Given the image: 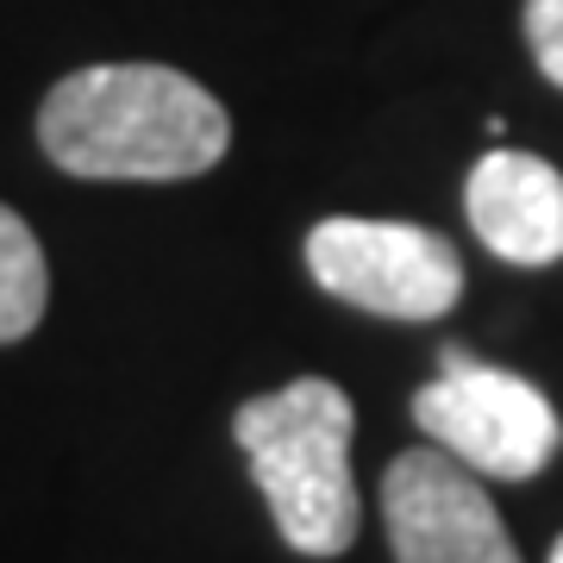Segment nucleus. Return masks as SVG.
<instances>
[{
	"label": "nucleus",
	"instance_id": "f257e3e1",
	"mask_svg": "<svg viewBox=\"0 0 563 563\" xmlns=\"http://www.w3.org/2000/svg\"><path fill=\"white\" fill-rule=\"evenodd\" d=\"M38 144L81 181H195L232 151V113L169 63H88L44 95Z\"/></svg>",
	"mask_w": 563,
	"mask_h": 563
},
{
	"label": "nucleus",
	"instance_id": "0eeeda50",
	"mask_svg": "<svg viewBox=\"0 0 563 563\" xmlns=\"http://www.w3.org/2000/svg\"><path fill=\"white\" fill-rule=\"evenodd\" d=\"M51 307V269H44L38 232L0 201V344H20L38 332Z\"/></svg>",
	"mask_w": 563,
	"mask_h": 563
},
{
	"label": "nucleus",
	"instance_id": "423d86ee",
	"mask_svg": "<svg viewBox=\"0 0 563 563\" xmlns=\"http://www.w3.org/2000/svg\"><path fill=\"white\" fill-rule=\"evenodd\" d=\"M463 213L514 269H544L563 257V176L532 151H488L463 181Z\"/></svg>",
	"mask_w": 563,
	"mask_h": 563
},
{
	"label": "nucleus",
	"instance_id": "39448f33",
	"mask_svg": "<svg viewBox=\"0 0 563 563\" xmlns=\"http://www.w3.org/2000/svg\"><path fill=\"white\" fill-rule=\"evenodd\" d=\"M383 526L395 563H520L483 476L439 444H413L383 470Z\"/></svg>",
	"mask_w": 563,
	"mask_h": 563
},
{
	"label": "nucleus",
	"instance_id": "6e6552de",
	"mask_svg": "<svg viewBox=\"0 0 563 563\" xmlns=\"http://www.w3.org/2000/svg\"><path fill=\"white\" fill-rule=\"evenodd\" d=\"M526 44H532L544 81L563 88V0H526Z\"/></svg>",
	"mask_w": 563,
	"mask_h": 563
},
{
	"label": "nucleus",
	"instance_id": "1a4fd4ad",
	"mask_svg": "<svg viewBox=\"0 0 563 563\" xmlns=\"http://www.w3.org/2000/svg\"><path fill=\"white\" fill-rule=\"evenodd\" d=\"M544 563H563V539H558V544H551V558H544Z\"/></svg>",
	"mask_w": 563,
	"mask_h": 563
},
{
	"label": "nucleus",
	"instance_id": "f03ea898",
	"mask_svg": "<svg viewBox=\"0 0 563 563\" xmlns=\"http://www.w3.org/2000/svg\"><path fill=\"white\" fill-rule=\"evenodd\" d=\"M351 432H357V407L332 376H295L269 395L239 401L232 413V444L251 463V483L282 544L301 558H344L363 532Z\"/></svg>",
	"mask_w": 563,
	"mask_h": 563
},
{
	"label": "nucleus",
	"instance_id": "20e7f679",
	"mask_svg": "<svg viewBox=\"0 0 563 563\" xmlns=\"http://www.w3.org/2000/svg\"><path fill=\"white\" fill-rule=\"evenodd\" d=\"M307 276L332 301L376 320H444L463 301V257L432 225L407 220H351L332 213L307 232Z\"/></svg>",
	"mask_w": 563,
	"mask_h": 563
},
{
	"label": "nucleus",
	"instance_id": "7ed1b4c3",
	"mask_svg": "<svg viewBox=\"0 0 563 563\" xmlns=\"http://www.w3.org/2000/svg\"><path fill=\"white\" fill-rule=\"evenodd\" d=\"M413 426L444 457H457L488 483H526L563 451V420L544 401V388L514 369L476 363L457 344H444L439 376L413 395Z\"/></svg>",
	"mask_w": 563,
	"mask_h": 563
}]
</instances>
